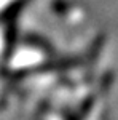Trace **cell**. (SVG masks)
I'll list each match as a JSON object with an SVG mask.
<instances>
[]
</instances>
